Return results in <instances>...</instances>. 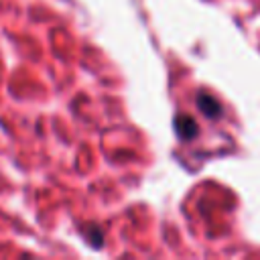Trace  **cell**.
<instances>
[{
    "instance_id": "2",
    "label": "cell",
    "mask_w": 260,
    "mask_h": 260,
    "mask_svg": "<svg viewBox=\"0 0 260 260\" xmlns=\"http://www.w3.org/2000/svg\"><path fill=\"white\" fill-rule=\"evenodd\" d=\"M197 108L201 110V114H205L207 118H219L221 116V104L207 93H199L197 98Z\"/></svg>"
},
{
    "instance_id": "1",
    "label": "cell",
    "mask_w": 260,
    "mask_h": 260,
    "mask_svg": "<svg viewBox=\"0 0 260 260\" xmlns=\"http://www.w3.org/2000/svg\"><path fill=\"white\" fill-rule=\"evenodd\" d=\"M175 130H177V134H179L181 140H191L197 134V124H195L193 118L181 114V116L175 118Z\"/></svg>"
}]
</instances>
